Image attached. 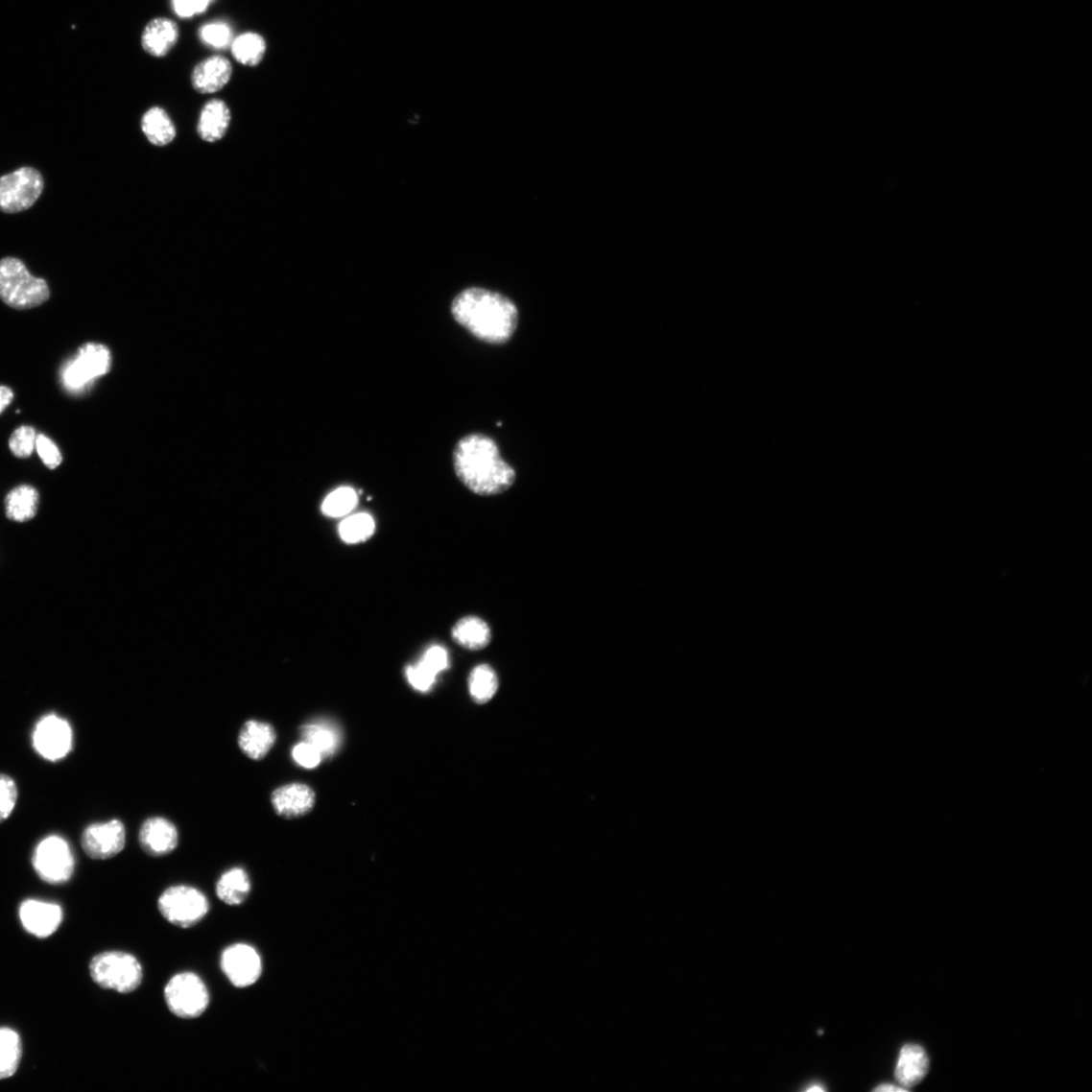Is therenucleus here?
<instances>
[{
	"label": "nucleus",
	"mask_w": 1092,
	"mask_h": 1092,
	"mask_svg": "<svg viewBox=\"0 0 1092 1092\" xmlns=\"http://www.w3.org/2000/svg\"><path fill=\"white\" fill-rule=\"evenodd\" d=\"M199 36L202 43L215 49L227 48L234 40L231 27L224 22H213L202 26Z\"/></svg>",
	"instance_id": "obj_31"
},
{
	"label": "nucleus",
	"mask_w": 1092,
	"mask_h": 1092,
	"mask_svg": "<svg viewBox=\"0 0 1092 1092\" xmlns=\"http://www.w3.org/2000/svg\"><path fill=\"white\" fill-rule=\"evenodd\" d=\"M406 675L411 686L420 692L429 691L435 685L438 676L421 661L416 665L409 666Z\"/></svg>",
	"instance_id": "obj_35"
},
{
	"label": "nucleus",
	"mask_w": 1092,
	"mask_h": 1092,
	"mask_svg": "<svg viewBox=\"0 0 1092 1092\" xmlns=\"http://www.w3.org/2000/svg\"><path fill=\"white\" fill-rule=\"evenodd\" d=\"M33 746L42 758L56 762L70 754L73 732L69 723L56 714L47 715L36 724L33 733Z\"/></svg>",
	"instance_id": "obj_10"
},
{
	"label": "nucleus",
	"mask_w": 1092,
	"mask_h": 1092,
	"mask_svg": "<svg viewBox=\"0 0 1092 1092\" xmlns=\"http://www.w3.org/2000/svg\"><path fill=\"white\" fill-rule=\"evenodd\" d=\"M456 321L480 341L504 344L518 326V310L510 298L482 288L460 293L451 305Z\"/></svg>",
	"instance_id": "obj_1"
},
{
	"label": "nucleus",
	"mask_w": 1092,
	"mask_h": 1092,
	"mask_svg": "<svg viewBox=\"0 0 1092 1092\" xmlns=\"http://www.w3.org/2000/svg\"><path fill=\"white\" fill-rule=\"evenodd\" d=\"M231 110L225 102L214 99L201 111L198 133L205 142L215 143L227 134L231 123Z\"/></svg>",
	"instance_id": "obj_20"
},
{
	"label": "nucleus",
	"mask_w": 1092,
	"mask_h": 1092,
	"mask_svg": "<svg viewBox=\"0 0 1092 1092\" xmlns=\"http://www.w3.org/2000/svg\"><path fill=\"white\" fill-rule=\"evenodd\" d=\"M14 393L12 390L6 386H0V414H2L13 401Z\"/></svg>",
	"instance_id": "obj_39"
},
{
	"label": "nucleus",
	"mask_w": 1092,
	"mask_h": 1092,
	"mask_svg": "<svg viewBox=\"0 0 1092 1092\" xmlns=\"http://www.w3.org/2000/svg\"><path fill=\"white\" fill-rule=\"evenodd\" d=\"M178 827L165 818L147 819L140 827L139 843L149 856L163 857L173 853L178 848Z\"/></svg>",
	"instance_id": "obj_13"
},
{
	"label": "nucleus",
	"mask_w": 1092,
	"mask_h": 1092,
	"mask_svg": "<svg viewBox=\"0 0 1092 1092\" xmlns=\"http://www.w3.org/2000/svg\"><path fill=\"white\" fill-rule=\"evenodd\" d=\"M359 504V495L350 487H341L330 493L322 503V513L331 518L348 515Z\"/></svg>",
	"instance_id": "obj_30"
},
{
	"label": "nucleus",
	"mask_w": 1092,
	"mask_h": 1092,
	"mask_svg": "<svg viewBox=\"0 0 1092 1092\" xmlns=\"http://www.w3.org/2000/svg\"><path fill=\"white\" fill-rule=\"evenodd\" d=\"M233 66L223 56H212L200 62L192 74V84L202 94L220 91L231 81Z\"/></svg>",
	"instance_id": "obj_16"
},
{
	"label": "nucleus",
	"mask_w": 1092,
	"mask_h": 1092,
	"mask_svg": "<svg viewBox=\"0 0 1092 1092\" xmlns=\"http://www.w3.org/2000/svg\"><path fill=\"white\" fill-rule=\"evenodd\" d=\"M23 1046L20 1034L10 1028H0V1080L12 1078L20 1065Z\"/></svg>",
	"instance_id": "obj_27"
},
{
	"label": "nucleus",
	"mask_w": 1092,
	"mask_h": 1092,
	"mask_svg": "<svg viewBox=\"0 0 1092 1092\" xmlns=\"http://www.w3.org/2000/svg\"><path fill=\"white\" fill-rule=\"evenodd\" d=\"M874 1090H875V1091H879V1092H902V1091H909V1089H907V1088H905V1087H902V1086H897V1085H894V1084H888V1083H885V1084L879 1085V1086H878V1087H876Z\"/></svg>",
	"instance_id": "obj_40"
},
{
	"label": "nucleus",
	"mask_w": 1092,
	"mask_h": 1092,
	"mask_svg": "<svg viewBox=\"0 0 1092 1092\" xmlns=\"http://www.w3.org/2000/svg\"><path fill=\"white\" fill-rule=\"evenodd\" d=\"M33 866L43 881L62 884L72 877L75 862L68 843L59 836H50L36 845Z\"/></svg>",
	"instance_id": "obj_9"
},
{
	"label": "nucleus",
	"mask_w": 1092,
	"mask_h": 1092,
	"mask_svg": "<svg viewBox=\"0 0 1092 1092\" xmlns=\"http://www.w3.org/2000/svg\"><path fill=\"white\" fill-rule=\"evenodd\" d=\"M20 918L28 933L47 938L60 927L63 912L56 903L28 899L20 907Z\"/></svg>",
	"instance_id": "obj_14"
},
{
	"label": "nucleus",
	"mask_w": 1092,
	"mask_h": 1092,
	"mask_svg": "<svg viewBox=\"0 0 1092 1092\" xmlns=\"http://www.w3.org/2000/svg\"><path fill=\"white\" fill-rule=\"evenodd\" d=\"M44 190L42 175L32 167L0 178V211L15 214L34 205Z\"/></svg>",
	"instance_id": "obj_8"
},
{
	"label": "nucleus",
	"mask_w": 1092,
	"mask_h": 1092,
	"mask_svg": "<svg viewBox=\"0 0 1092 1092\" xmlns=\"http://www.w3.org/2000/svg\"><path fill=\"white\" fill-rule=\"evenodd\" d=\"M276 742L274 727L265 722L249 721L238 734V746L245 756L260 761L265 759Z\"/></svg>",
	"instance_id": "obj_17"
},
{
	"label": "nucleus",
	"mask_w": 1092,
	"mask_h": 1092,
	"mask_svg": "<svg viewBox=\"0 0 1092 1092\" xmlns=\"http://www.w3.org/2000/svg\"><path fill=\"white\" fill-rule=\"evenodd\" d=\"M36 433L32 426L17 427L11 436L9 447L17 459H28L36 448Z\"/></svg>",
	"instance_id": "obj_32"
},
{
	"label": "nucleus",
	"mask_w": 1092,
	"mask_h": 1092,
	"mask_svg": "<svg viewBox=\"0 0 1092 1092\" xmlns=\"http://www.w3.org/2000/svg\"><path fill=\"white\" fill-rule=\"evenodd\" d=\"M316 803L313 789L302 783H292L275 789L272 795V804L277 816L284 819H298L308 815Z\"/></svg>",
	"instance_id": "obj_15"
},
{
	"label": "nucleus",
	"mask_w": 1092,
	"mask_h": 1092,
	"mask_svg": "<svg viewBox=\"0 0 1092 1092\" xmlns=\"http://www.w3.org/2000/svg\"><path fill=\"white\" fill-rule=\"evenodd\" d=\"M451 633L457 644L473 651L487 648L492 639L491 629L484 620L475 616L461 619Z\"/></svg>",
	"instance_id": "obj_25"
},
{
	"label": "nucleus",
	"mask_w": 1092,
	"mask_h": 1092,
	"mask_svg": "<svg viewBox=\"0 0 1092 1092\" xmlns=\"http://www.w3.org/2000/svg\"><path fill=\"white\" fill-rule=\"evenodd\" d=\"M303 741L311 744L318 749L322 758H329L336 754L342 746V732L335 724L329 721H316L300 728Z\"/></svg>",
	"instance_id": "obj_21"
},
{
	"label": "nucleus",
	"mask_w": 1092,
	"mask_h": 1092,
	"mask_svg": "<svg viewBox=\"0 0 1092 1092\" xmlns=\"http://www.w3.org/2000/svg\"><path fill=\"white\" fill-rule=\"evenodd\" d=\"M161 915L172 925L190 929L199 924L210 911V902L199 890L188 885L167 889L158 899Z\"/></svg>",
	"instance_id": "obj_7"
},
{
	"label": "nucleus",
	"mask_w": 1092,
	"mask_h": 1092,
	"mask_svg": "<svg viewBox=\"0 0 1092 1092\" xmlns=\"http://www.w3.org/2000/svg\"><path fill=\"white\" fill-rule=\"evenodd\" d=\"M421 662L436 674L446 670L449 665L448 653L440 646H433L426 651Z\"/></svg>",
	"instance_id": "obj_37"
},
{
	"label": "nucleus",
	"mask_w": 1092,
	"mask_h": 1092,
	"mask_svg": "<svg viewBox=\"0 0 1092 1092\" xmlns=\"http://www.w3.org/2000/svg\"><path fill=\"white\" fill-rule=\"evenodd\" d=\"M220 967L237 988L252 986L262 974L259 953L252 946L243 943L231 945L222 952Z\"/></svg>",
	"instance_id": "obj_11"
},
{
	"label": "nucleus",
	"mask_w": 1092,
	"mask_h": 1092,
	"mask_svg": "<svg viewBox=\"0 0 1092 1092\" xmlns=\"http://www.w3.org/2000/svg\"><path fill=\"white\" fill-rule=\"evenodd\" d=\"M84 853L93 860H107L119 855L126 845V827L119 819L88 825L82 837Z\"/></svg>",
	"instance_id": "obj_12"
},
{
	"label": "nucleus",
	"mask_w": 1092,
	"mask_h": 1092,
	"mask_svg": "<svg viewBox=\"0 0 1092 1092\" xmlns=\"http://www.w3.org/2000/svg\"><path fill=\"white\" fill-rule=\"evenodd\" d=\"M111 362V353L106 345L85 344L61 368V384L69 392L81 393L109 371Z\"/></svg>",
	"instance_id": "obj_5"
},
{
	"label": "nucleus",
	"mask_w": 1092,
	"mask_h": 1092,
	"mask_svg": "<svg viewBox=\"0 0 1092 1092\" xmlns=\"http://www.w3.org/2000/svg\"><path fill=\"white\" fill-rule=\"evenodd\" d=\"M292 756L298 766L306 769L318 767L322 760V756L318 749L304 741L294 747Z\"/></svg>",
	"instance_id": "obj_36"
},
{
	"label": "nucleus",
	"mask_w": 1092,
	"mask_h": 1092,
	"mask_svg": "<svg viewBox=\"0 0 1092 1092\" xmlns=\"http://www.w3.org/2000/svg\"><path fill=\"white\" fill-rule=\"evenodd\" d=\"M40 494L30 485L13 487L5 500L6 514L10 520L24 523L32 520L39 510Z\"/></svg>",
	"instance_id": "obj_22"
},
{
	"label": "nucleus",
	"mask_w": 1092,
	"mask_h": 1092,
	"mask_svg": "<svg viewBox=\"0 0 1092 1092\" xmlns=\"http://www.w3.org/2000/svg\"><path fill=\"white\" fill-rule=\"evenodd\" d=\"M49 297L47 281L33 276L20 259L0 260V299L6 305L15 310H29L43 305Z\"/></svg>",
	"instance_id": "obj_3"
},
{
	"label": "nucleus",
	"mask_w": 1092,
	"mask_h": 1092,
	"mask_svg": "<svg viewBox=\"0 0 1092 1092\" xmlns=\"http://www.w3.org/2000/svg\"><path fill=\"white\" fill-rule=\"evenodd\" d=\"M454 465L460 481L482 496L504 493L516 479L514 468L502 459L497 443L484 435H470L459 441Z\"/></svg>",
	"instance_id": "obj_2"
},
{
	"label": "nucleus",
	"mask_w": 1092,
	"mask_h": 1092,
	"mask_svg": "<svg viewBox=\"0 0 1092 1092\" xmlns=\"http://www.w3.org/2000/svg\"><path fill=\"white\" fill-rule=\"evenodd\" d=\"M166 1006L178 1018L194 1020L208 1009L210 992L202 979L193 972L178 973L165 986Z\"/></svg>",
	"instance_id": "obj_6"
},
{
	"label": "nucleus",
	"mask_w": 1092,
	"mask_h": 1092,
	"mask_svg": "<svg viewBox=\"0 0 1092 1092\" xmlns=\"http://www.w3.org/2000/svg\"><path fill=\"white\" fill-rule=\"evenodd\" d=\"M212 2L213 0H173V9L179 17L188 18L205 12Z\"/></svg>",
	"instance_id": "obj_38"
},
{
	"label": "nucleus",
	"mask_w": 1092,
	"mask_h": 1092,
	"mask_svg": "<svg viewBox=\"0 0 1092 1092\" xmlns=\"http://www.w3.org/2000/svg\"><path fill=\"white\" fill-rule=\"evenodd\" d=\"M251 892V880L247 870L231 868L221 875L216 894L226 905L236 907L247 901Z\"/></svg>",
	"instance_id": "obj_23"
},
{
	"label": "nucleus",
	"mask_w": 1092,
	"mask_h": 1092,
	"mask_svg": "<svg viewBox=\"0 0 1092 1092\" xmlns=\"http://www.w3.org/2000/svg\"><path fill=\"white\" fill-rule=\"evenodd\" d=\"M468 688L476 703L486 704L491 701L499 688L495 671L487 665L476 667L469 675Z\"/></svg>",
	"instance_id": "obj_28"
},
{
	"label": "nucleus",
	"mask_w": 1092,
	"mask_h": 1092,
	"mask_svg": "<svg viewBox=\"0 0 1092 1092\" xmlns=\"http://www.w3.org/2000/svg\"><path fill=\"white\" fill-rule=\"evenodd\" d=\"M929 1069L926 1050L919 1045L908 1044L900 1051L895 1078L900 1086L910 1090L926 1078Z\"/></svg>",
	"instance_id": "obj_19"
},
{
	"label": "nucleus",
	"mask_w": 1092,
	"mask_h": 1092,
	"mask_svg": "<svg viewBox=\"0 0 1092 1092\" xmlns=\"http://www.w3.org/2000/svg\"><path fill=\"white\" fill-rule=\"evenodd\" d=\"M231 52L236 61L244 66H257L265 59L267 42L265 37L253 32L234 37Z\"/></svg>",
	"instance_id": "obj_26"
},
{
	"label": "nucleus",
	"mask_w": 1092,
	"mask_h": 1092,
	"mask_svg": "<svg viewBox=\"0 0 1092 1092\" xmlns=\"http://www.w3.org/2000/svg\"><path fill=\"white\" fill-rule=\"evenodd\" d=\"M36 449L37 456L48 468L55 469L62 463L61 451L50 438L44 435L36 436Z\"/></svg>",
	"instance_id": "obj_34"
},
{
	"label": "nucleus",
	"mask_w": 1092,
	"mask_h": 1092,
	"mask_svg": "<svg viewBox=\"0 0 1092 1092\" xmlns=\"http://www.w3.org/2000/svg\"><path fill=\"white\" fill-rule=\"evenodd\" d=\"M92 981L99 986L118 993L137 990L143 982L139 960L122 951H108L94 956L89 964Z\"/></svg>",
	"instance_id": "obj_4"
},
{
	"label": "nucleus",
	"mask_w": 1092,
	"mask_h": 1092,
	"mask_svg": "<svg viewBox=\"0 0 1092 1092\" xmlns=\"http://www.w3.org/2000/svg\"><path fill=\"white\" fill-rule=\"evenodd\" d=\"M17 786L14 780L0 774V823L7 820L13 812L17 801Z\"/></svg>",
	"instance_id": "obj_33"
},
{
	"label": "nucleus",
	"mask_w": 1092,
	"mask_h": 1092,
	"mask_svg": "<svg viewBox=\"0 0 1092 1092\" xmlns=\"http://www.w3.org/2000/svg\"><path fill=\"white\" fill-rule=\"evenodd\" d=\"M806 1090L807 1091H823L824 1087L821 1084L815 1083L812 1086L807 1087Z\"/></svg>",
	"instance_id": "obj_41"
},
{
	"label": "nucleus",
	"mask_w": 1092,
	"mask_h": 1092,
	"mask_svg": "<svg viewBox=\"0 0 1092 1092\" xmlns=\"http://www.w3.org/2000/svg\"><path fill=\"white\" fill-rule=\"evenodd\" d=\"M179 29L178 24L167 17H155L150 21L141 36L144 51L154 58H164L178 44Z\"/></svg>",
	"instance_id": "obj_18"
},
{
	"label": "nucleus",
	"mask_w": 1092,
	"mask_h": 1092,
	"mask_svg": "<svg viewBox=\"0 0 1092 1092\" xmlns=\"http://www.w3.org/2000/svg\"><path fill=\"white\" fill-rule=\"evenodd\" d=\"M141 128L148 141L158 147L171 144L177 137V129L173 120L159 107H152L145 112Z\"/></svg>",
	"instance_id": "obj_24"
},
{
	"label": "nucleus",
	"mask_w": 1092,
	"mask_h": 1092,
	"mask_svg": "<svg viewBox=\"0 0 1092 1092\" xmlns=\"http://www.w3.org/2000/svg\"><path fill=\"white\" fill-rule=\"evenodd\" d=\"M375 532V522L368 513H359L344 519L338 527L339 536L348 544L368 540Z\"/></svg>",
	"instance_id": "obj_29"
}]
</instances>
